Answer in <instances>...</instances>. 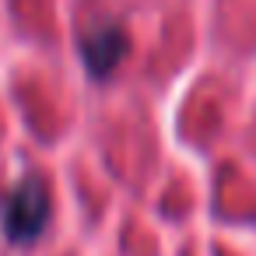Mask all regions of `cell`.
Returning <instances> with one entry per match:
<instances>
[{
    "instance_id": "1",
    "label": "cell",
    "mask_w": 256,
    "mask_h": 256,
    "mask_svg": "<svg viewBox=\"0 0 256 256\" xmlns=\"http://www.w3.org/2000/svg\"><path fill=\"white\" fill-rule=\"evenodd\" d=\"M50 224V190L39 176H25L0 200V228L18 246L36 242Z\"/></svg>"
},
{
    "instance_id": "2",
    "label": "cell",
    "mask_w": 256,
    "mask_h": 256,
    "mask_svg": "<svg viewBox=\"0 0 256 256\" xmlns=\"http://www.w3.org/2000/svg\"><path fill=\"white\" fill-rule=\"evenodd\" d=\"M126 46H130L126 32L112 22H102V25H95L81 36V60H84L92 78H109L123 64Z\"/></svg>"
}]
</instances>
